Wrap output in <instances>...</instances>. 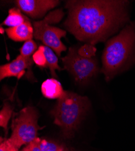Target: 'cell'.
Listing matches in <instances>:
<instances>
[{
    "mask_svg": "<svg viewBox=\"0 0 135 151\" xmlns=\"http://www.w3.org/2000/svg\"><path fill=\"white\" fill-rule=\"evenodd\" d=\"M126 1H70L67 30L81 41L94 45L116 32L128 19Z\"/></svg>",
    "mask_w": 135,
    "mask_h": 151,
    "instance_id": "obj_1",
    "label": "cell"
},
{
    "mask_svg": "<svg viewBox=\"0 0 135 151\" xmlns=\"http://www.w3.org/2000/svg\"><path fill=\"white\" fill-rule=\"evenodd\" d=\"M135 47V27L128 25L106 44L103 55L101 72L107 81L112 79L125 67Z\"/></svg>",
    "mask_w": 135,
    "mask_h": 151,
    "instance_id": "obj_2",
    "label": "cell"
},
{
    "mask_svg": "<svg viewBox=\"0 0 135 151\" xmlns=\"http://www.w3.org/2000/svg\"><path fill=\"white\" fill-rule=\"evenodd\" d=\"M89 106L87 97L69 91H65L58 99L51 114L54 117V123L61 128L66 138H70L74 134Z\"/></svg>",
    "mask_w": 135,
    "mask_h": 151,
    "instance_id": "obj_3",
    "label": "cell"
},
{
    "mask_svg": "<svg viewBox=\"0 0 135 151\" xmlns=\"http://www.w3.org/2000/svg\"><path fill=\"white\" fill-rule=\"evenodd\" d=\"M38 120V113L35 108L29 106L23 108L13 120L12 133L8 140L18 149L33 142L38 131L42 129Z\"/></svg>",
    "mask_w": 135,
    "mask_h": 151,
    "instance_id": "obj_4",
    "label": "cell"
},
{
    "mask_svg": "<svg viewBox=\"0 0 135 151\" xmlns=\"http://www.w3.org/2000/svg\"><path fill=\"white\" fill-rule=\"evenodd\" d=\"M64 12L61 9L55 10L49 13L43 20L35 21L33 24V37L41 41L44 45L52 48L58 56L61 52H65L66 47L61 41L65 37L66 32L63 29L51 26V24L57 23L62 19Z\"/></svg>",
    "mask_w": 135,
    "mask_h": 151,
    "instance_id": "obj_5",
    "label": "cell"
},
{
    "mask_svg": "<svg viewBox=\"0 0 135 151\" xmlns=\"http://www.w3.org/2000/svg\"><path fill=\"white\" fill-rule=\"evenodd\" d=\"M64 69L70 72L75 80L80 83L87 82L98 70L95 58H86L80 56L75 48L70 47L65 57L62 58Z\"/></svg>",
    "mask_w": 135,
    "mask_h": 151,
    "instance_id": "obj_6",
    "label": "cell"
},
{
    "mask_svg": "<svg viewBox=\"0 0 135 151\" xmlns=\"http://www.w3.org/2000/svg\"><path fill=\"white\" fill-rule=\"evenodd\" d=\"M54 0H18L16 1L18 7L33 18H40L46 12L59 4Z\"/></svg>",
    "mask_w": 135,
    "mask_h": 151,
    "instance_id": "obj_7",
    "label": "cell"
},
{
    "mask_svg": "<svg viewBox=\"0 0 135 151\" xmlns=\"http://www.w3.org/2000/svg\"><path fill=\"white\" fill-rule=\"evenodd\" d=\"M30 57H24L19 55L12 62L0 67V79L2 81L6 78L16 77L21 79L25 73L26 69H30L33 63Z\"/></svg>",
    "mask_w": 135,
    "mask_h": 151,
    "instance_id": "obj_8",
    "label": "cell"
},
{
    "mask_svg": "<svg viewBox=\"0 0 135 151\" xmlns=\"http://www.w3.org/2000/svg\"><path fill=\"white\" fill-rule=\"evenodd\" d=\"M9 38L15 41H24L32 40L33 37L34 29L29 20L15 27H9L6 29Z\"/></svg>",
    "mask_w": 135,
    "mask_h": 151,
    "instance_id": "obj_9",
    "label": "cell"
},
{
    "mask_svg": "<svg viewBox=\"0 0 135 151\" xmlns=\"http://www.w3.org/2000/svg\"><path fill=\"white\" fill-rule=\"evenodd\" d=\"M64 91L61 83L55 79H47L41 85L43 96L49 99H58L63 95Z\"/></svg>",
    "mask_w": 135,
    "mask_h": 151,
    "instance_id": "obj_10",
    "label": "cell"
},
{
    "mask_svg": "<svg viewBox=\"0 0 135 151\" xmlns=\"http://www.w3.org/2000/svg\"><path fill=\"white\" fill-rule=\"evenodd\" d=\"M27 20L29 19L21 13L20 9L12 8L9 10V15L3 24L9 27H15L20 26Z\"/></svg>",
    "mask_w": 135,
    "mask_h": 151,
    "instance_id": "obj_11",
    "label": "cell"
},
{
    "mask_svg": "<svg viewBox=\"0 0 135 151\" xmlns=\"http://www.w3.org/2000/svg\"><path fill=\"white\" fill-rule=\"evenodd\" d=\"M44 53L46 58L47 67L51 70L52 76L53 77H56L55 73V70H61V68L58 65V59L57 56L55 55L52 50L47 46L41 45Z\"/></svg>",
    "mask_w": 135,
    "mask_h": 151,
    "instance_id": "obj_12",
    "label": "cell"
},
{
    "mask_svg": "<svg viewBox=\"0 0 135 151\" xmlns=\"http://www.w3.org/2000/svg\"><path fill=\"white\" fill-rule=\"evenodd\" d=\"M35 141L43 151H67L63 146L54 142L41 139L38 137Z\"/></svg>",
    "mask_w": 135,
    "mask_h": 151,
    "instance_id": "obj_13",
    "label": "cell"
},
{
    "mask_svg": "<svg viewBox=\"0 0 135 151\" xmlns=\"http://www.w3.org/2000/svg\"><path fill=\"white\" fill-rule=\"evenodd\" d=\"M13 109L9 103H5L2 109L0 111V126L7 131L8 123L11 118Z\"/></svg>",
    "mask_w": 135,
    "mask_h": 151,
    "instance_id": "obj_14",
    "label": "cell"
},
{
    "mask_svg": "<svg viewBox=\"0 0 135 151\" xmlns=\"http://www.w3.org/2000/svg\"><path fill=\"white\" fill-rule=\"evenodd\" d=\"M37 45L36 43L32 40H30L24 42L20 49V53L22 56L30 57L32 54L35 53Z\"/></svg>",
    "mask_w": 135,
    "mask_h": 151,
    "instance_id": "obj_15",
    "label": "cell"
},
{
    "mask_svg": "<svg viewBox=\"0 0 135 151\" xmlns=\"http://www.w3.org/2000/svg\"><path fill=\"white\" fill-rule=\"evenodd\" d=\"M32 59L33 62L38 66L40 67H47V63L46 58L44 53L42 46H40L38 50L33 55Z\"/></svg>",
    "mask_w": 135,
    "mask_h": 151,
    "instance_id": "obj_16",
    "label": "cell"
},
{
    "mask_svg": "<svg viewBox=\"0 0 135 151\" xmlns=\"http://www.w3.org/2000/svg\"><path fill=\"white\" fill-rule=\"evenodd\" d=\"M96 52V48L94 45L89 44L82 45L78 50V53L80 56L86 58H92L95 55Z\"/></svg>",
    "mask_w": 135,
    "mask_h": 151,
    "instance_id": "obj_17",
    "label": "cell"
},
{
    "mask_svg": "<svg viewBox=\"0 0 135 151\" xmlns=\"http://www.w3.org/2000/svg\"><path fill=\"white\" fill-rule=\"evenodd\" d=\"M27 146L30 151H43L35 140L29 143Z\"/></svg>",
    "mask_w": 135,
    "mask_h": 151,
    "instance_id": "obj_18",
    "label": "cell"
},
{
    "mask_svg": "<svg viewBox=\"0 0 135 151\" xmlns=\"http://www.w3.org/2000/svg\"><path fill=\"white\" fill-rule=\"evenodd\" d=\"M7 140H4L3 142L1 140L0 144V151H7Z\"/></svg>",
    "mask_w": 135,
    "mask_h": 151,
    "instance_id": "obj_19",
    "label": "cell"
},
{
    "mask_svg": "<svg viewBox=\"0 0 135 151\" xmlns=\"http://www.w3.org/2000/svg\"><path fill=\"white\" fill-rule=\"evenodd\" d=\"M7 151H18V148L14 146L7 140Z\"/></svg>",
    "mask_w": 135,
    "mask_h": 151,
    "instance_id": "obj_20",
    "label": "cell"
},
{
    "mask_svg": "<svg viewBox=\"0 0 135 151\" xmlns=\"http://www.w3.org/2000/svg\"><path fill=\"white\" fill-rule=\"evenodd\" d=\"M22 151H30V150L29 148L28 147V146H26L25 148H24Z\"/></svg>",
    "mask_w": 135,
    "mask_h": 151,
    "instance_id": "obj_21",
    "label": "cell"
}]
</instances>
